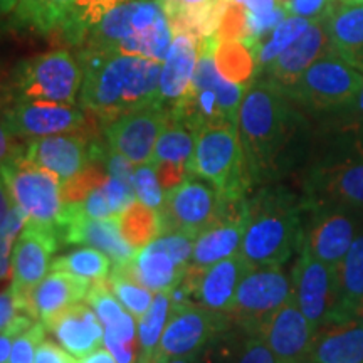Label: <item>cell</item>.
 Listing matches in <instances>:
<instances>
[{
  "mask_svg": "<svg viewBox=\"0 0 363 363\" xmlns=\"http://www.w3.org/2000/svg\"><path fill=\"white\" fill-rule=\"evenodd\" d=\"M0 179L27 222L56 227L65 208L62 182L56 175L21 157L0 167Z\"/></svg>",
  "mask_w": 363,
  "mask_h": 363,
  "instance_id": "9",
  "label": "cell"
},
{
  "mask_svg": "<svg viewBox=\"0 0 363 363\" xmlns=\"http://www.w3.org/2000/svg\"><path fill=\"white\" fill-rule=\"evenodd\" d=\"M49 331L56 335L62 348L76 358H84L103 345L104 330L101 321L88 303L67 308L57 320L48 326Z\"/></svg>",
  "mask_w": 363,
  "mask_h": 363,
  "instance_id": "27",
  "label": "cell"
},
{
  "mask_svg": "<svg viewBox=\"0 0 363 363\" xmlns=\"http://www.w3.org/2000/svg\"><path fill=\"white\" fill-rule=\"evenodd\" d=\"M308 360L313 363H362L363 325L358 318L330 320L318 328Z\"/></svg>",
  "mask_w": 363,
  "mask_h": 363,
  "instance_id": "24",
  "label": "cell"
},
{
  "mask_svg": "<svg viewBox=\"0 0 363 363\" xmlns=\"http://www.w3.org/2000/svg\"><path fill=\"white\" fill-rule=\"evenodd\" d=\"M35 363H79V358L72 357L51 340H44L35 353Z\"/></svg>",
  "mask_w": 363,
  "mask_h": 363,
  "instance_id": "46",
  "label": "cell"
},
{
  "mask_svg": "<svg viewBox=\"0 0 363 363\" xmlns=\"http://www.w3.org/2000/svg\"><path fill=\"white\" fill-rule=\"evenodd\" d=\"M172 311V294L170 291L157 293L153 298L152 305L147 313L138 320V343H140V357L138 362L150 363L155 357L158 345H160L163 330H165L167 321H169Z\"/></svg>",
  "mask_w": 363,
  "mask_h": 363,
  "instance_id": "32",
  "label": "cell"
},
{
  "mask_svg": "<svg viewBox=\"0 0 363 363\" xmlns=\"http://www.w3.org/2000/svg\"><path fill=\"white\" fill-rule=\"evenodd\" d=\"M27 224L24 212L13 206L6 220L0 224V283L12 279V254L17 238Z\"/></svg>",
  "mask_w": 363,
  "mask_h": 363,
  "instance_id": "38",
  "label": "cell"
},
{
  "mask_svg": "<svg viewBox=\"0 0 363 363\" xmlns=\"http://www.w3.org/2000/svg\"><path fill=\"white\" fill-rule=\"evenodd\" d=\"M83 208L86 216L91 217V219H108V217H116L113 214L110 203H108L106 195H104L101 187L88 195V199L83 202Z\"/></svg>",
  "mask_w": 363,
  "mask_h": 363,
  "instance_id": "47",
  "label": "cell"
},
{
  "mask_svg": "<svg viewBox=\"0 0 363 363\" xmlns=\"http://www.w3.org/2000/svg\"><path fill=\"white\" fill-rule=\"evenodd\" d=\"M197 131L170 118L165 130L158 136L155 152H153V165L170 163V165H187L192 158Z\"/></svg>",
  "mask_w": 363,
  "mask_h": 363,
  "instance_id": "31",
  "label": "cell"
},
{
  "mask_svg": "<svg viewBox=\"0 0 363 363\" xmlns=\"http://www.w3.org/2000/svg\"><path fill=\"white\" fill-rule=\"evenodd\" d=\"M362 72H363V69H362ZM350 108H352L353 115H355L358 120H363V84H362L360 91H358L357 98L353 99V103L350 104Z\"/></svg>",
  "mask_w": 363,
  "mask_h": 363,
  "instance_id": "52",
  "label": "cell"
},
{
  "mask_svg": "<svg viewBox=\"0 0 363 363\" xmlns=\"http://www.w3.org/2000/svg\"><path fill=\"white\" fill-rule=\"evenodd\" d=\"M83 67L71 52L52 51L17 62L4 99L76 104Z\"/></svg>",
  "mask_w": 363,
  "mask_h": 363,
  "instance_id": "7",
  "label": "cell"
},
{
  "mask_svg": "<svg viewBox=\"0 0 363 363\" xmlns=\"http://www.w3.org/2000/svg\"><path fill=\"white\" fill-rule=\"evenodd\" d=\"M19 0H0V16H9L16 11Z\"/></svg>",
  "mask_w": 363,
  "mask_h": 363,
  "instance_id": "53",
  "label": "cell"
},
{
  "mask_svg": "<svg viewBox=\"0 0 363 363\" xmlns=\"http://www.w3.org/2000/svg\"><path fill=\"white\" fill-rule=\"evenodd\" d=\"M233 323L227 313L212 311L194 301L172 303L169 321L153 360L197 355L220 340Z\"/></svg>",
  "mask_w": 363,
  "mask_h": 363,
  "instance_id": "11",
  "label": "cell"
},
{
  "mask_svg": "<svg viewBox=\"0 0 363 363\" xmlns=\"http://www.w3.org/2000/svg\"><path fill=\"white\" fill-rule=\"evenodd\" d=\"M136 363H142V362H136Z\"/></svg>",
  "mask_w": 363,
  "mask_h": 363,
  "instance_id": "58",
  "label": "cell"
},
{
  "mask_svg": "<svg viewBox=\"0 0 363 363\" xmlns=\"http://www.w3.org/2000/svg\"><path fill=\"white\" fill-rule=\"evenodd\" d=\"M301 197L306 207L363 211V120L337 126L311 150Z\"/></svg>",
  "mask_w": 363,
  "mask_h": 363,
  "instance_id": "4",
  "label": "cell"
},
{
  "mask_svg": "<svg viewBox=\"0 0 363 363\" xmlns=\"http://www.w3.org/2000/svg\"><path fill=\"white\" fill-rule=\"evenodd\" d=\"M51 271H62L94 283L108 279L111 272V259L94 247H81L65 256L54 257Z\"/></svg>",
  "mask_w": 363,
  "mask_h": 363,
  "instance_id": "34",
  "label": "cell"
},
{
  "mask_svg": "<svg viewBox=\"0 0 363 363\" xmlns=\"http://www.w3.org/2000/svg\"><path fill=\"white\" fill-rule=\"evenodd\" d=\"M45 331L48 328L40 321H35L30 328L17 335L12 343L11 363H35V353L45 340Z\"/></svg>",
  "mask_w": 363,
  "mask_h": 363,
  "instance_id": "41",
  "label": "cell"
},
{
  "mask_svg": "<svg viewBox=\"0 0 363 363\" xmlns=\"http://www.w3.org/2000/svg\"><path fill=\"white\" fill-rule=\"evenodd\" d=\"M199 43L194 35L177 33L162 66L158 104L170 110L192 84L199 61Z\"/></svg>",
  "mask_w": 363,
  "mask_h": 363,
  "instance_id": "25",
  "label": "cell"
},
{
  "mask_svg": "<svg viewBox=\"0 0 363 363\" xmlns=\"http://www.w3.org/2000/svg\"><path fill=\"white\" fill-rule=\"evenodd\" d=\"M61 247V240L54 227L27 222L12 254V279L11 291L16 298L19 311L30 316V293L48 276L51 269L52 256ZM38 321V320H35Z\"/></svg>",
  "mask_w": 363,
  "mask_h": 363,
  "instance_id": "13",
  "label": "cell"
},
{
  "mask_svg": "<svg viewBox=\"0 0 363 363\" xmlns=\"http://www.w3.org/2000/svg\"><path fill=\"white\" fill-rule=\"evenodd\" d=\"M135 194L140 202L150 208L160 211L165 202V192H163L160 180L157 177V170L152 163L135 167Z\"/></svg>",
  "mask_w": 363,
  "mask_h": 363,
  "instance_id": "40",
  "label": "cell"
},
{
  "mask_svg": "<svg viewBox=\"0 0 363 363\" xmlns=\"http://www.w3.org/2000/svg\"><path fill=\"white\" fill-rule=\"evenodd\" d=\"M362 363H363V362H362Z\"/></svg>",
  "mask_w": 363,
  "mask_h": 363,
  "instance_id": "59",
  "label": "cell"
},
{
  "mask_svg": "<svg viewBox=\"0 0 363 363\" xmlns=\"http://www.w3.org/2000/svg\"><path fill=\"white\" fill-rule=\"evenodd\" d=\"M19 315H22V313L19 311V306H17L11 288L6 289V291H0V333L11 328Z\"/></svg>",
  "mask_w": 363,
  "mask_h": 363,
  "instance_id": "48",
  "label": "cell"
},
{
  "mask_svg": "<svg viewBox=\"0 0 363 363\" xmlns=\"http://www.w3.org/2000/svg\"><path fill=\"white\" fill-rule=\"evenodd\" d=\"M276 2L281 4V6H286V4H288V2H291V0H276Z\"/></svg>",
  "mask_w": 363,
  "mask_h": 363,
  "instance_id": "56",
  "label": "cell"
},
{
  "mask_svg": "<svg viewBox=\"0 0 363 363\" xmlns=\"http://www.w3.org/2000/svg\"><path fill=\"white\" fill-rule=\"evenodd\" d=\"M162 6H185V7H199L211 0H158Z\"/></svg>",
  "mask_w": 363,
  "mask_h": 363,
  "instance_id": "51",
  "label": "cell"
},
{
  "mask_svg": "<svg viewBox=\"0 0 363 363\" xmlns=\"http://www.w3.org/2000/svg\"><path fill=\"white\" fill-rule=\"evenodd\" d=\"M363 305V224L348 252L335 267V291L328 320H350ZM325 321V323H326Z\"/></svg>",
  "mask_w": 363,
  "mask_h": 363,
  "instance_id": "26",
  "label": "cell"
},
{
  "mask_svg": "<svg viewBox=\"0 0 363 363\" xmlns=\"http://www.w3.org/2000/svg\"><path fill=\"white\" fill-rule=\"evenodd\" d=\"M84 303H88V305L93 308L103 326L115 325L126 315L123 305L118 301L115 293L111 291L108 279L91 283Z\"/></svg>",
  "mask_w": 363,
  "mask_h": 363,
  "instance_id": "39",
  "label": "cell"
},
{
  "mask_svg": "<svg viewBox=\"0 0 363 363\" xmlns=\"http://www.w3.org/2000/svg\"><path fill=\"white\" fill-rule=\"evenodd\" d=\"M254 185H272L310 158L308 126L291 98L267 79L249 86L238 116Z\"/></svg>",
  "mask_w": 363,
  "mask_h": 363,
  "instance_id": "1",
  "label": "cell"
},
{
  "mask_svg": "<svg viewBox=\"0 0 363 363\" xmlns=\"http://www.w3.org/2000/svg\"><path fill=\"white\" fill-rule=\"evenodd\" d=\"M111 291L115 293L118 301L126 308V311L135 316V320H140L152 305L153 296L150 289L140 284L138 281L130 278L123 271L113 267L110 276H108Z\"/></svg>",
  "mask_w": 363,
  "mask_h": 363,
  "instance_id": "36",
  "label": "cell"
},
{
  "mask_svg": "<svg viewBox=\"0 0 363 363\" xmlns=\"http://www.w3.org/2000/svg\"><path fill=\"white\" fill-rule=\"evenodd\" d=\"M222 203L220 195L211 184L189 175L180 185L165 194V202L158 211L160 235L177 233L197 239L199 234L219 219Z\"/></svg>",
  "mask_w": 363,
  "mask_h": 363,
  "instance_id": "12",
  "label": "cell"
},
{
  "mask_svg": "<svg viewBox=\"0 0 363 363\" xmlns=\"http://www.w3.org/2000/svg\"><path fill=\"white\" fill-rule=\"evenodd\" d=\"M216 65L225 79L251 86L254 74L257 72L256 49L244 40H219L216 49Z\"/></svg>",
  "mask_w": 363,
  "mask_h": 363,
  "instance_id": "30",
  "label": "cell"
},
{
  "mask_svg": "<svg viewBox=\"0 0 363 363\" xmlns=\"http://www.w3.org/2000/svg\"><path fill=\"white\" fill-rule=\"evenodd\" d=\"M342 4H363V0H340Z\"/></svg>",
  "mask_w": 363,
  "mask_h": 363,
  "instance_id": "54",
  "label": "cell"
},
{
  "mask_svg": "<svg viewBox=\"0 0 363 363\" xmlns=\"http://www.w3.org/2000/svg\"><path fill=\"white\" fill-rule=\"evenodd\" d=\"M293 298V281L283 266L254 267L238 286L229 315L244 333H261L267 320Z\"/></svg>",
  "mask_w": 363,
  "mask_h": 363,
  "instance_id": "10",
  "label": "cell"
},
{
  "mask_svg": "<svg viewBox=\"0 0 363 363\" xmlns=\"http://www.w3.org/2000/svg\"><path fill=\"white\" fill-rule=\"evenodd\" d=\"M259 335L279 363H296L310 357L316 328L291 298L267 320Z\"/></svg>",
  "mask_w": 363,
  "mask_h": 363,
  "instance_id": "21",
  "label": "cell"
},
{
  "mask_svg": "<svg viewBox=\"0 0 363 363\" xmlns=\"http://www.w3.org/2000/svg\"><path fill=\"white\" fill-rule=\"evenodd\" d=\"M234 363H279L267 347L264 338L257 333H246Z\"/></svg>",
  "mask_w": 363,
  "mask_h": 363,
  "instance_id": "42",
  "label": "cell"
},
{
  "mask_svg": "<svg viewBox=\"0 0 363 363\" xmlns=\"http://www.w3.org/2000/svg\"><path fill=\"white\" fill-rule=\"evenodd\" d=\"M26 147L19 143V138H16L9 128L4 123L2 116H0V167L7 165L19 160L21 157H24Z\"/></svg>",
  "mask_w": 363,
  "mask_h": 363,
  "instance_id": "44",
  "label": "cell"
},
{
  "mask_svg": "<svg viewBox=\"0 0 363 363\" xmlns=\"http://www.w3.org/2000/svg\"><path fill=\"white\" fill-rule=\"evenodd\" d=\"M106 167L101 160H93L83 172L62 184V201L65 203L84 202L89 194L101 187L108 180Z\"/></svg>",
  "mask_w": 363,
  "mask_h": 363,
  "instance_id": "37",
  "label": "cell"
},
{
  "mask_svg": "<svg viewBox=\"0 0 363 363\" xmlns=\"http://www.w3.org/2000/svg\"><path fill=\"white\" fill-rule=\"evenodd\" d=\"M170 120V111L160 104H148L120 115L103 125L106 145L128 158L133 165L150 163L158 136Z\"/></svg>",
  "mask_w": 363,
  "mask_h": 363,
  "instance_id": "17",
  "label": "cell"
},
{
  "mask_svg": "<svg viewBox=\"0 0 363 363\" xmlns=\"http://www.w3.org/2000/svg\"><path fill=\"white\" fill-rule=\"evenodd\" d=\"M293 299L316 331L328 320L335 291V267L313 257L306 249L299 251L293 267Z\"/></svg>",
  "mask_w": 363,
  "mask_h": 363,
  "instance_id": "20",
  "label": "cell"
},
{
  "mask_svg": "<svg viewBox=\"0 0 363 363\" xmlns=\"http://www.w3.org/2000/svg\"><path fill=\"white\" fill-rule=\"evenodd\" d=\"M222 202L219 219L194 240L190 266L206 269L240 251L247 225V199Z\"/></svg>",
  "mask_w": 363,
  "mask_h": 363,
  "instance_id": "19",
  "label": "cell"
},
{
  "mask_svg": "<svg viewBox=\"0 0 363 363\" xmlns=\"http://www.w3.org/2000/svg\"><path fill=\"white\" fill-rule=\"evenodd\" d=\"M303 197L281 185H266L247 201V225L240 256L251 269L284 266L305 239Z\"/></svg>",
  "mask_w": 363,
  "mask_h": 363,
  "instance_id": "5",
  "label": "cell"
},
{
  "mask_svg": "<svg viewBox=\"0 0 363 363\" xmlns=\"http://www.w3.org/2000/svg\"><path fill=\"white\" fill-rule=\"evenodd\" d=\"M313 24L311 21L303 19V17L288 16L281 24L276 27L267 38L262 40L259 49H257V71H262L284 51L289 48L299 35Z\"/></svg>",
  "mask_w": 363,
  "mask_h": 363,
  "instance_id": "35",
  "label": "cell"
},
{
  "mask_svg": "<svg viewBox=\"0 0 363 363\" xmlns=\"http://www.w3.org/2000/svg\"><path fill=\"white\" fill-rule=\"evenodd\" d=\"M335 52L363 69V4H342L325 19Z\"/></svg>",
  "mask_w": 363,
  "mask_h": 363,
  "instance_id": "29",
  "label": "cell"
},
{
  "mask_svg": "<svg viewBox=\"0 0 363 363\" xmlns=\"http://www.w3.org/2000/svg\"><path fill=\"white\" fill-rule=\"evenodd\" d=\"M89 286L88 279L62 271H51L30 293V308L35 320L48 328L67 308L84 301Z\"/></svg>",
  "mask_w": 363,
  "mask_h": 363,
  "instance_id": "23",
  "label": "cell"
},
{
  "mask_svg": "<svg viewBox=\"0 0 363 363\" xmlns=\"http://www.w3.org/2000/svg\"><path fill=\"white\" fill-rule=\"evenodd\" d=\"M296 363H313V362L308 360V358H306V360H301V362H296Z\"/></svg>",
  "mask_w": 363,
  "mask_h": 363,
  "instance_id": "57",
  "label": "cell"
},
{
  "mask_svg": "<svg viewBox=\"0 0 363 363\" xmlns=\"http://www.w3.org/2000/svg\"><path fill=\"white\" fill-rule=\"evenodd\" d=\"M79 363H116V360L106 348H98V350L89 353V355L81 358Z\"/></svg>",
  "mask_w": 363,
  "mask_h": 363,
  "instance_id": "50",
  "label": "cell"
},
{
  "mask_svg": "<svg viewBox=\"0 0 363 363\" xmlns=\"http://www.w3.org/2000/svg\"><path fill=\"white\" fill-rule=\"evenodd\" d=\"M362 84V69L330 49L303 72L286 94L306 110L333 111L350 106Z\"/></svg>",
  "mask_w": 363,
  "mask_h": 363,
  "instance_id": "8",
  "label": "cell"
},
{
  "mask_svg": "<svg viewBox=\"0 0 363 363\" xmlns=\"http://www.w3.org/2000/svg\"><path fill=\"white\" fill-rule=\"evenodd\" d=\"M330 49L331 45L325 21H316L262 71L267 81L288 93L301 78L303 72Z\"/></svg>",
  "mask_w": 363,
  "mask_h": 363,
  "instance_id": "22",
  "label": "cell"
},
{
  "mask_svg": "<svg viewBox=\"0 0 363 363\" xmlns=\"http://www.w3.org/2000/svg\"><path fill=\"white\" fill-rule=\"evenodd\" d=\"M34 323H35V320H33V318L22 313V315H19V318L13 321V325L11 326V328L0 333V363H11V352H12L13 338H16L19 333H22L24 330L30 328Z\"/></svg>",
  "mask_w": 363,
  "mask_h": 363,
  "instance_id": "45",
  "label": "cell"
},
{
  "mask_svg": "<svg viewBox=\"0 0 363 363\" xmlns=\"http://www.w3.org/2000/svg\"><path fill=\"white\" fill-rule=\"evenodd\" d=\"M189 174L211 184L222 201L246 199L254 182L239 138L238 123L227 121L207 125L197 131Z\"/></svg>",
  "mask_w": 363,
  "mask_h": 363,
  "instance_id": "6",
  "label": "cell"
},
{
  "mask_svg": "<svg viewBox=\"0 0 363 363\" xmlns=\"http://www.w3.org/2000/svg\"><path fill=\"white\" fill-rule=\"evenodd\" d=\"M103 143L91 140L83 131L43 136L29 140L26 145L24 158L40 169L51 172L65 184L79 172H83L93 160H98Z\"/></svg>",
  "mask_w": 363,
  "mask_h": 363,
  "instance_id": "18",
  "label": "cell"
},
{
  "mask_svg": "<svg viewBox=\"0 0 363 363\" xmlns=\"http://www.w3.org/2000/svg\"><path fill=\"white\" fill-rule=\"evenodd\" d=\"M306 207V206H305ZM363 224V211L347 207H306L303 247L331 267L348 252Z\"/></svg>",
  "mask_w": 363,
  "mask_h": 363,
  "instance_id": "15",
  "label": "cell"
},
{
  "mask_svg": "<svg viewBox=\"0 0 363 363\" xmlns=\"http://www.w3.org/2000/svg\"><path fill=\"white\" fill-rule=\"evenodd\" d=\"M12 207H13V201L11 194H9V190L6 187V184L2 182V179H0V224L6 220V217L9 216V212L12 211Z\"/></svg>",
  "mask_w": 363,
  "mask_h": 363,
  "instance_id": "49",
  "label": "cell"
},
{
  "mask_svg": "<svg viewBox=\"0 0 363 363\" xmlns=\"http://www.w3.org/2000/svg\"><path fill=\"white\" fill-rule=\"evenodd\" d=\"M284 7L289 16L303 17L311 22L325 21L335 9L331 0H291Z\"/></svg>",
  "mask_w": 363,
  "mask_h": 363,
  "instance_id": "43",
  "label": "cell"
},
{
  "mask_svg": "<svg viewBox=\"0 0 363 363\" xmlns=\"http://www.w3.org/2000/svg\"><path fill=\"white\" fill-rule=\"evenodd\" d=\"M120 230L135 249L148 246L153 239L160 235V214L155 208H150L140 201H135L118 216Z\"/></svg>",
  "mask_w": 363,
  "mask_h": 363,
  "instance_id": "33",
  "label": "cell"
},
{
  "mask_svg": "<svg viewBox=\"0 0 363 363\" xmlns=\"http://www.w3.org/2000/svg\"><path fill=\"white\" fill-rule=\"evenodd\" d=\"M0 116L16 138L34 140L86 128L84 110L76 104L2 99Z\"/></svg>",
  "mask_w": 363,
  "mask_h": 363,
  "instance_id": "16",
  "label": "cell"
},
{
  "mask_svg": "<svg viewBox=\"0 0 363 363\" xmlns=\"http://www.w3.org/2000/svg\"><path fill=\"white\" fill-rule=\"evenodd\" d=\"M357 318H358V320L362 321V325H363V305L360 306V310H358V313H357Z\"/></svg>",
  "mask_w": 363,
  "mask_h": 363,
  "instance_id": "55",
  "label": "cell"
},
{
  "mask_svg": "<svg viewBox=\"0 0 363 363\" xmlns=\"http://www.w3.org/2000/svg\"><path fill=\"white\" fill-rule=\"evenodd\" d=\"M174 29L158 0H104L89 16L83 51L133 54L163 62Z\"/></svg>",
  "mask_w": 363,
  "mask_h": 363,
  "instance_id": "3",
  "label": "cell"
},
{
  "mask_svg": "<svg viewBox=\"0 0 363 363\" xmlns=\"http://www.w3.org/2000/svg\"><path fill=\"white\" fill-rule=\"evenodd\" d=\"M249 271L251 267L239 252L206 269L189 264L184 279L170 291L172 303L194 301L212 311L229 315L238 286Z\"/></svg>",
  "mask_w": 363,
  "mask_h": 363,
  "instance_id": "14",
  "label": "cell"
},
{
  "mask_svg": "<svg viewBox=\"0 0 363 363\" xmlns=\"http://www.w3.org/2000/svg\"><path fill=\"white\" fill-rule=\"evenodd\" d=\"M187 267L177 264L170 254L153 242L138 249L135 259L128 262V272L133 279L155 294L175 289L184 279Z\"/></svg>",
  "mask_w": 363,
  "mask_h": 363,
  "instance_id": "28",
  "label": "cell"
},
{
  "mask_svg": "<svg viewBox=\"0 0 363 363\" xmlns=\"http://www.w3.org/2000/svg\"><path fill=\"white\" fill-rule=\"evenodd\" d=\"M78 106L103 125L120 115L158 103L163 62L121 52L81 51Z\"/></svg>",
  "mask_w": 363,
  "mask_h": 363,
  "instance_id": "2",
  "label": "cell"
}]
</instances>
